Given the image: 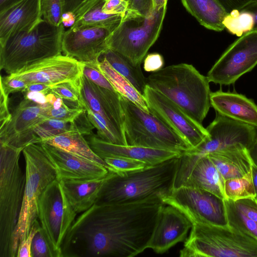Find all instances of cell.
<instances>
[{"instance_id": "17", "label": "cell", "mask_w": 257, "mask_h": 257, "mask_svg": "<svg viewBox=\"0 0 257 257\" xmlns=\"http://www.w3.org/2000/svg\"><path fill=\"white\" fill-rule=\"evenodd\" d=\"M112 31L97 26L70 27L63 34L62 52L82 63L98 62L108 49L107 39Z\"/></svg>"}, {"instance_id": "14", "label": "cell", "mask_w": 257, "mask_h": 257, "mask_svg": "<svg viewBox=\"0 0 257 257\" xmlns=\"http://www.w3.org/2000/svg\"><path fill=\"white\" fill-rule=\"evenodd\" d=\"M143 96L150 113L183 138L192 149L209 137L202 124L195 121L176 103L148 85Z\"/></svg>"}, {"instance_id": "6", "label": "cell", "mask_w": 257, "mask_h": 257, "mask_svg": "<svg viewBox=\"0 0 257 257\" xmlns=\"http://www.w3.org/2000/svg\"><path fill=\"white\" fill-rule=\"evenodd\" d=\"M180 257H257V239L229 225L192 224Z\"/></svg>"}, {"instance_id": "52", "label": "cell", "mask_w": 257, "mask_h": 257, "mask_svg": "<svg viewBox=\"0 0 257 257\" xmlns=\"http://www.w3.org/2000/svg\"><path fill=\"white\" fill-rule=\"evenodd\" d=\"M53 86L48 84L38 83L28 85L25 91L23 92H37L46 94L49 92Z\"/></svg>"}, {"instance_id": "19", "label": "cell", "mask_w": 257, "mask_h": 257, "mask_svg": "<svg viewBox=\"0 0 257 257\" xmlns=\"http://www.w3.org/2000/svg\"><path fill=\"white\" fill-rule=\"evenodd\" d=\"M192 223L179 209L166 204L157 219L148 248L164 253L187 238Z\"/></svg>"}, {"instance_id": "29", "label": "cell", "mask_w": 257, "mask_h": 257, "mask_svg": "<svg viewBox=\"0 0 257 257\" xmlns=\"http://www.w3.org/2000/svg\"><path fill=\"white\" fill-rule=\"evenodd\" d=\"M41 143L87 159L103 166L109 171L114 172L104 160L93 151L84 136L76 131L70 130L66 133L50 138Z\"/></svg>"}, {"instance_id": "26", "label": "cell", "mask_w": 257, "mask_h": 257, "mask_svg": "<svg viewBox=\"0 0 257 257\" xmlns=\"http://www.w3.org/2000/svg\"><path fill=\"white\" fill-rule=\"evenodd\" d=\"M224 183L213 163L206 155L196 163L184 185L207 191L225 199Z\"/></svg>"}, {"instance_id": "37", "label": "cell", "mask_w": 257, "mask_h": 257, "mask_svg": "<svg viewBox=\"0 0 257 257\" xmlns=\"http://www.w3.org/2000/svg\"><path fill=\"white\" fill-rule=\"evenodd\" d=\"M115 173L140 170L149 165L141 160L125 157H106L103 159Z\"/></svg>"}, {"instance_id": "50", "label": "cell", "mask_w": 257, "mask_h": 257, "mask_svg": "<svg viewBox=\"0 0 257 257\" xmlns=\"http://www.w3.org/2000/svg\"><path fill=\"white\" fill-rule=\"evenodd\" d=\"M228 14L234 10L241 11L255 0H217Z\"/></svg>"}, {"instance_id": "51", "label": "cell", "mask_w": 257, "mask_h": 257, "mask_svg": "<svg viewBox=\"0 0 257 257\" xmlns=\"http://www.w3.org/2000/svg\"><path fill=\"white\" fill-rule=\"evenodd\" d=\"M86 0H63V13L74 14Z\"/></svg>"}, {"instance_id": "33", "label": "cell", "mask_w": 257, "mask_h": 257, "mask_svg": "<svg viewBox=\"0 0 257 257\" xmlns=\"http://www.w3.org/2000/svg\"><path fill=\"white\" fill-rule=\"evenodd\" d=\"M224 195L225 199H230L233 201L255 197L251 172L244 177L225 180Z\"/></svg>"}, {"instance_id": "58", "label": "cell", "mask_w": 257, "mask_h": 257, "mask_svg": "<svg viewBox=\"0 0 257 257\" xmlns=\"http://www.w3.org/2000/svg\"><path fill=\"white\" fill-rule=\"evenodd\" d=\"M154 10H159L166 7L168 0H153Z\"/></svg>"}, {"instance_id": "34", "label": "cell", "mask_w": 257, "mask_h": 257, "mask_svg": "<svg viewBox=\"0 0 257 257\" xmlns=\"http://www.w3.org/2000/svg\"><path fill=\"white\" fill-rule=\"evenodd\" d=\"M224 201L228 225L257 239V223L239 211L232 200L224 199Z\"/></svg>"}, {"instance_id": "24", "label": "cell", "mask_w": 257, "mask_h": 257, "mask_svg": "<svg viewBox=\"0 0 257 257\" xmlns=\"http://www.w3.org/2000/svg\"><path fill=\"white\" fill-rule=\"evenodd\" d=\"M224 179L244 177L251 172L252 163L247 149L242 145L207 155Z\"/></svg>"}, {"instance_id": "8", "label": "cell", "mask_w": 257, "mask_h": 257, "mask_svg": "<svg viewBox=\"0 0 257 257\" xmlns=\"http://www.w3.org/2000/svg\"><path fill=\"white\" fill-rule=\"evenodd\" d=\"M167 6L148 16L127 12L107 39L108 49L122 55L135 66H141L147 52L158 39Z\"/></svg>"}, {"instance_id": "43", "label": "cell", "mask_w": 257, "mask_h": 257, "mask_svg": "<svg viewBox=\"0 0 257 257\" xmlns=\"http://www.w3.org/2000/svg\"><path fill=\"white\" fill-rule=\"evenodd\" d=\"M40 228V222L38 219H37L33 224L27 237L20 242L18 248L17 257H32L31 247L33 240L35 235Z\"/></svg>"}, {"instance_id": "57", "label": "cell", "mask_w": 257, "mask_h": 257, "mask_svg": "<svg viewBox=\"0 0 257 257\" xmlns=\"http://www.w3.org/2000/svg\"><path fill=\"white\" fill-rule=\"evenodd\" d=\"M22 0H0V12Z\"/></svg>"}, {"instance_id": "7", "label": "cell", "mask_w": 257, "mask_h": 257, "mask_svg": "<svg viewBox=\"0 0 257 257\" xmlns=\"http://www.w3.org/2000/svg\"><path fill=\"white\" fill-rule=\"evenodd\" d=\"M25 160L26 184L19 220L13 238L17 256L20 242L27 237L38 218V202L47 186L57 179L55 168L41 143L30 144L22 152Z\"/></svg>"}, {"instance_id": "5", "label": "cell", "mask_w": 257, "mask_h": 257, "mask_svg": "<svg viewBox=\"0 0 257 257\" xmlns=\"http://www.w3.org/2000/svg\"><path fill=\"white\" fill-rule=\"evenodd\" d=\"M64 24L44 19L31 31L21 32L0 44V69L9 75L43 59L62 54Z\"/></svg>"}, {"instance_id": "46", "label": "cell", "mask_w": 257, "mask_h": 257, "mask_svg": "<svg viewBox=\"0 0 257 257\" xmlns=\"http://www.w3.org/2000/svg\"><path fill=\"white\" fill-rule=\"evenodd\" d=\"M128 11L143 16H150L154 11L153 0H126Z\"/></svg>"}, {"instance_id": "4", "label": "cell", "mask_w": 257, "mask_h": 257, "mask_svg": "<svg viewBox=\"0 0 257 257\" xmlns=\"http://www.w3.org/2000/svg\"><path fill=\"white\" fill-rule=\"evenodd\" d=\"M23 149L0 143V257L16 256L13 238L26 184L20 164Z\"/></svg>"}, {"instance_id": "53", "label": "cell", "mask_w": 257, "mask_h": 257, "mask_svg": "<svg viewBox=\"0 0 257 257\" xmlns=\"http://www.w3.org/2000/svg\"><path fill=\"white\" fill-rule=\"evenodd\" d=\"M24 97L27 98L40 104L47 103L46 94L41 92H25Z\"/></svg>"}, {"instance_id": "48", "label": "cell", "mask_w": 257, "mask_h": 257, "mask_svg": "<svg viewBox=\"0 0 257 257\" xmlns=\"http://www.w3.org/2000/svg\"><path fill=\"white\" fill-rule=\"evenodd\" d=\"M164 64V59L161 54L150 53L144 59V69L147 72H155L163 68Z\"/></svg>"}, {"instance_id": "9", "label": "cell", "mask_w": 257, "mask_h": 257, "mask_svg": "<svg viewBox=\"0 0 257 257\" xmlns=\"http://www.w3.org/2000/svg\"><path fill=\"white\" fill-rule=\"evenodd\" d=\"M209 137L197 147L184 152L175 179V185L185 184L197 161L209 154L237 145L247 149L255 137L256 127L229 118L218 113L206 128Z\"/></svg>"}, {"instance_id": "42", "label": "cell", "mask_w": 257, "mask_h": 257, "mask_svg": "<svg viewBox=\"0 0 257 257\" xmlns=\"http://www.w3.org/2000/svg\"><path fill=\"white\" fill-rule=\"evenodd\" d=\"M232 202L239 211L257 223V198H244Z\"/></svg>"}, {"instance_id": "21", "label": "cell", "mask_w": 257, "mask_h": 257, "mask_svg": "<svg viewBox=\"0 0 257 257\" xmlns=\"http://www.w3.org/2000/svg\"><path fill=\"white\" fill-rule=\"evenodd\" d=\"M93 151L101 158L125 157L141 160L149 166L158 164L166 160L180 157L183 153L132 145L110 143L93 133L86 139Z\"/></svg>"}, {"instance_id": "55", "label": "cell", "mask_w": 257, "mask_h": 257, "mask_svg": "<svg viewBox=\"0 0 257 257\" xmlns=\"http://www.w3.org/2000/svg\"><path fill=\"white\" fill-rule=\"evenodd\" d=\"M243 10L248 11L252 14L255 20V27H257V0L252 2Z\"/></svg>"}, {"instance_id": "44", "label": "cell", "mask_w": 257, "mask_h": 257, "mask_svg": "<svg viewBox=\"0 0 257 257\" xmlns=\"http://www.w3.org/2000/svg\"><path fill=\"white\" fill-rule=\"evenodd\" d=\"M28 86L27 83L24 80L15 77L1 76V86L6 94L9 95L18 92H24Z\"/></svg>"}, {"instance_id": "47", "label": "cell", "mask_w": 257, "mask_h": 257, "mask_svg": "<svg viewBox=\"0 0 257 257\" xmlns=\"http://www.w3.org/2000/svg\"><path fill=\"white\" fill-rule=\"evenodd\" d=\"M126 0H105L102 6V11L107 14L119 15L122 17L128 11Z\"/></svg>"}, {"instance_id": "41", "label": "cell", "mask_w": 257, "mask_h": 257, "mask_svg": "<svg viewBox=\"0 0 257 257\" xmlns=\"http://www.w3.org/2000/svg\"><path fill=\"white\" fill-rule=\"evenodd\" d=\"M50 91L64 101L79 104V93L72 84L63 83L53 85Z\"/></svg>"}, {"instance_id": "15", "label": "cell", "mask_w": 257, "mask_h": 257, "mask_svg": "<svg viewBox=\"0 0 257 257\" xmlns=\"http://www.w3.org/2000/svg\"><path fill=\"white\" fill-rule=\"evenodd\" d=\"M83 63L65 55L60 54L27 66L9 75L25 81L28 85H51L69 83L79 92L83 75Z\"/></svg>"}, {"instance_id": "16", "label": "cell", "mask_w": 257, "mask_h": 257, "mask_svg": "<svg viewBox=\"0 0 257 257\" xmlns=\"http://www.w3.org/2000/svg\"><path fill=\"white\" fill-rule=\"evenodd\" d=\"M48 105L24 97L11 113L10 119L0 127V143L24 149L30 144L41 143L34 130L48 118Z\"/></svg>"}, {"instance_id": "10", "label": "cell", "mask_w": 257, "mask_h": 257, "mask_svg": "<svg viewBox=\"0 0 257 257\" xmlns=\"http://www.w3.org/2000/svg\"><path fill=\"white\" fill-rule=\"evenodd\" d=\"M121 101L128 145L182 153L192 149L183 138L155 115L122 96Z\"/></svg>"}, {"instance_id": "38", "label": "cell", "mask_w": 257, "mask_h": 257, "mask_svg": "<svg viewBox=\"0 0 257 257\" xmlns=\"http://www.w3.org/2000/svg\"><path fill=\"white\" fill-rule=\"evenodd\" d=\"M85 110L81 105L76 107H69L64 102L58 109L53 108L49 103L46 109L48 118H54L71 123Z\"/></svg>"}, {"instance_id": "30", "label": "cell", "mask_w": 257, "mask_h": 257, "mask_svg": "<svg viewBox=\"0 0 257 257\" xmlns=\"http://www.w3.org/2000/svg\"><path fill=\"white\" fill-rule=\"evenodd\" d=\"M97 66L114 90L144 111L150 113L144 97L123 76L115 70L106 59L101 56Z\"/></svg>"}, {"instance_id": "32", "label": "cell", "mask_w": 257, "mask_h": 257, "mask_svg": "<svg viewBox=\"0 0 257 257\" xmlns=\"http://www.w3.org/2000/svg\"><path fill=\"white\" fill-rule=\"evenodd\" d=\"M223 24L231 34L240 37L255 26L253 15L244 10H234L225 17Z\"/></svg>"}, {"instance_id": "13", "label": "cell", "mask_w": 257, "mask_h": 257, "mask_svg": "<svg viewBox=\"0 0 257 257\" xmlns=\"http://www.w3.org/2000/svg\"><path fill=\"white\" fill-rule=\"evenodd\" d=\"M257 65V27L235 40L208 71L209 82L233 84Z\"/></svg>"}, {"instance_id": "12", "label": "cell", "mask_w": 257, "mask_h": 257, "mask_svg": "<svg viewBox=\"0 0 257 257\" xmlns=\"http://www.w3.org/2000/svg\"><path fill=\"white\" fill-rule=\"evenodd\" d=\"M162 201L179 209L192 224L228 225L224 199L207 191L181 186L174 188Z\"/></svg>"}, {"instance_id": "22", "label": "cell", "mask_w": 257, "mask_h": 257, "mask_svg": "<svg viewBox=\"0 0 257 257\" xmlns=\"http://www.w3.org/2000/svg\"><path fill=\"white\" fill-rule=\"evenodd\" d=\"M40 0H22L0 12V44L12 36L32 30L41 20Z\"/></svg>"}, {"instance_id": "20", "label": "cell", "mask_w": 257, "mask_h": 257, "mask_svg": "<svg viewBox=\"0 0 257 257\" xmlns=\"http://www.w3.org/2000/svg\"><path fill=\"white\" fill-rule=\"evenodd\" d=\"M54 166L59 181L92 180L106 177L109 171L103 166L44 143H41Z\"/></svg>"}, {"instance_id": "45", "label": "cell", "mask_w": 257, "mask_h": 257, "mask_svg": "<svg viewBox=\"0 0 257 257\" xmlns=\"http://www.w3.org/2000/svg\"><path fill=\"white\" fill-rule=\"evenodd\" d=\"M95 128L89 120L87 112L85 109L73 122L70 123V129L76 131L83 136H89L92 134Z\"/></svg>"}, {"instance_id": "56", "label": "cell", "mask_w": 257, "mask_h": 257, "mask_svg": "<svg viewBox=\"0 0 257 257\" xmlns=\"http://www.w3.org/2000/svg\"><path fill=\"white\" fill-rule=\"evenodd\" d=\"M251 176L253 186L255 191V197L257 198V167L253 164L251 166Z\"/></svg>"}, {"instance_id": "49", "label": "cell", "mask_w": 257, "mask_h": 257, "mask_svg": "<svg viewBox=\"0 0 257 257\" xmlns=\"http://www.w3.org/2000/svg\"><path fill=\"white\" fill-rule=\"evenodd\" d=\"M9 95L0 88V127L3 126L11 116L9 109Z\"/></svg>"}, {"instance_id": "36", "label": "cell", "mask_w": 257, "mask_h": 257, "mask_svg": "<svg viewBox=\"0 0 257 257\" xmlns=\"http://www.w3.org/2000/svg\"><path fill=\"white\" fill-rule=\"evenodd\" d=\"M42 19L50 24L59 26L63 24V0H40Z\"/></svg>"}, {"instance_id": "39", "label": "cell", "mask_w": 257, "mask_h": 257, "mask_svg": "<svg viewBox=\"0 0 257 257\" xmlns=\"http://www.w3.org/2000/svg\"><path fill=\"white\" fill-rule=\"evenodd\" d=\"M98 62L83 63V74L94 84L115 91L107 79L97 67Z\"/></svg>"}, {"instance_id": "18", "label": "cell", "mask_w": 257, "mask_h": 257, "mask_svg": "<svg viewBox=\"0 0 257 257\" xmlns=\"http://www.w3.org/2000/svg\"><path fill=\"white\" fill-rule=\"evenodd\" d=\"M79 98L93 112L102 116L125 145L124 117L121 96L116 91L98 86L82 75Z\"/></svg>"}, {"instance_id": "40", "label": "cell", "mask_w": 257, "mask_h": 257, "mask_svg": "<svg viewBox=\"0 0 257 257\" xmlns=\"http://www.w3.org/2000/svg\"><path fill=\"white\" fill-rule=\"evenodd\" d=\"M32 257H56L41 228L35 235L31 247Z\"/></svg>"}, {"instance_id": "2", "label": "cell", "mask_w": 257, "mask_h": 257, "mask_svg": "<svg viewBox=\"0 0 257 257\" xmlns=\"http://www.w3.org/2000/svg\"><path fill=\"white\" fill-rule=\"evenodd\" d=\"M180 157L140 170L120 174L110 171L95 203H127L151 198L162 200L174 189Z\"/></svg>"}, {"instance_id": "31", "label": "cell", "mask_w": 257, "mask_h": 257, "mask_svg": "<svg viewBox=\"0 0 257 257\" xmlns=\"http://www.w3.org/2000/svg\"><path fill=\"white\" fill-rule=\"evenodd\" d=\"M111 67L125 77L143 95L147 85V78L140 66H135L118 53L108 49L102 55Z\"/></svg>"}, {"instance_id": "1", "label": "cell", "mask_w": 257, "mask_h": 257, "mask_svg": "<svg viewBox=\"0 0 257 257\" xmlns=\"http://www.w3.org/2000/svg\"><path fill=\"white\" fill-rule=\"evenodd\" d=\"M159 198L120 203H95L72 224L63 257H132L148 248L159 214Z\"/></svg>"}, {"instance_id": "3", "label": "cell", "mask_w": 257, "mask_h": 257, "mask_svg": "<svg viewBox=\"0 0 257 257\" xmlns=\"http://www.w3.org/2000/svg\"><path fill=\"white\" fill-rule=\"evenodd\" d=\"M147 85L178 105L195 121L202 124L211 106L209 81L192 65H172L153 72Z\"/></svg>"}, {"instance_id": "11", "label": "cell", "mask_w": 257, "mask_h": 257, "mask_svg": "<svg viewBox=\"0 0 257 257\" xmlns=\"http://www.w3.org/2000/svg\"><path fill=\"white\" fill-rule=\"evenodd\" d=\"M77 213L57 179L42 193L38 202V219L56 257H63L62 246Z\"/></svg>"}, {"instance_id": "25", "label": "cell", "mask_w": 257, "mask_h": 257, "mask_svg": "<svg viewBox=\"0 0 257 257\" xmlns=\"http://www.w3.org/2000/svg\"><path fill=\"white\" fill-rule=\"evenodd\" d=\"M92 180L60 181L69 203L77 213L90 208L96 201L101 189L108 177Z\"/></svg>"}, {"instance_id": "28", "label": "cell", "mask_w": 257, "mask_h": 257, "mask_svg": "<svg viewBox=\"0 0 257 257\" xmlns=\"http://www.w3.org/2000/svg\"><path fill=\"white\" fill-rule=\"evenodd\" d=\"M105 0H86L74 13V21L71 28L86 26L107 28L113 30L122 17L107 14L102 8Z\"/></svg>"}, {"instance_id": "27", "label": "cell", "mask_w": 257, "mask_h": 257, "mask_svg": "<svg viewBox=\"0 0 257 257\" xmlns=\"http://www.w3.org/2000/svg\"><path fill=\"white\" fill-rule=\"evenodd\" d=\"M182 5L199 23L205 28L221 32L223 21L227 13L217 0H181Z\"/></svg>"}, {"instance_id": "35", "label": "cell", "mask_w": 257, "mask_h": 257, "mask_svg": "<svg viewBox=\"0 0 257 257\" xmlns=\"http://www.w3.org/2000/svg\"><path fill=\"white\" fill-rule=\"evenodd\" d=\"M70 131V123L54 118H48L38 124L35 128L36 135L42 142L50 138Z\"/></svg>"}, {"instance_id": "23", "label": "cell", "mask_w": 257, "mask_h": 257, "mask_svg": "<svg viewBox=\"0 0 257 257\" xmlns=\"http://www.w3.org/2000/svg\"><path fill=\"white\" fill-rule=\"evenodd\" d=\"M211 106L217 113L257 127V105L245 96L218 90L211 92Z\"/></svg>"}, {"instance_id": "54", "label": "cell", "mask_w": 257, "mask_h": 257, "mask_svg": "<svg viewBox=\"0 0 257 257\" xmlns=\"http://www.w3.org/2000/svg\"><path fill=\"white\" fill-rule=\"evenodd\" d=\"M247 151L252 164L257 167V127L254 140Z\"/></svg>"}]
</instances>
